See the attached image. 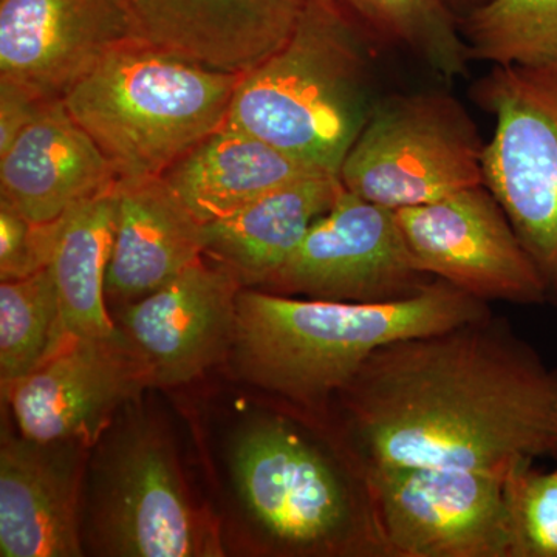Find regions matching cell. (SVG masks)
<instances>
[{
    "label": "cell",
    "mask_w": 557,
    "mask_h": 557,
    "mask_svg": "<svg viewBox=\"0 0 557 557\" xmlns=\"http://www.w3.org/2000/svg\"><path fill=\"white\" fill-rule=\"evenodd\" d=\"M370 40L335 0H309L289 38L240 76L226 121L339 177L380 100Z\"/></svg>",
    "instance_id": "4"
},
{
    "label": "cell",
    "mask_w": 557,
    "mask_h": 557,
    "mask_svg": "<svg viewBox=\"0 0 557 557\" xmlns=\"http://www.w3.org/2000/svg\"><path fill=\"white\" fill-rule=\"evenodd\" d=\"M386 557H515L505 475L456 468L362 471Z\"/></svg>",
    "instance_id": "9"
},
{
    "label": "cell",
    "mask_w": 557,
    "mask_h": 557,
    "mask_svg": "<svg viewBox=\"0 0 557 557\" xmlns=\"http://www.w3.org/2000/svg\"><path fill=\"white\" fill-rule=\"evenodd\" d=\"M60 219L35 223L0 199V281H20L50 265Z\"/></svg>",
    "instance_id": "26"
},
{
    "label": "cell",
    "mask_w": 557,
    "mask_h": 557,
    "mask_svg": "<svg viewBox=\"0 0 557 557\" xmlns=\"http://www.w3.org/2000/svg\"><path fill=\"white\" fill-rule=\"evenodd\" d=\"M90 449L39 443L2 428L0 556L79 557L83 490Z\"/></svg>",
    "instance_id": "15"
},
{
    "label": "cell",
    "mask_w": 557,
    "mask_h": 557,
    "mask_svg": "<svg viewBox=\"0 0 557 557\" xmlns=\"http://www.w3.org/2000/svg\"><path fill=\"white\" fill-rule=\"evenodd\" d=\"M327 429L361 474L507 475L557 454V369L491 311L373 351L333 403Z\"/></svg>",
    "instance_id": "1"
},
{
    "label": "cell",
    "mask_w": 557,
    "mask_h": 557,
    "mask_svg": "<svg viewBox=\"0 0 557 557\" xmlns=\"http://www.w3.org/2000/svg\"><path fill=\"white\" fill-rule=\"evenodd\" d=\"M119 180L64 100L50 102L0 153V199L35 223L61 219L76 205L112 189Z\"/></svg>",
    "instance_id": "17"
},
{
    "label": "cell",
    "mask_w": 557,
    "mask_h": 557,
    "mask_svg": "<svg viewBox=\"0 0 557 557\" xmlns=\"http://www.w3.org/2000/svg\"><path fill=\"white\" fill-rule=\"evenodd\" d=\"M234 496L259 547L289 557H386L361 471L327 429L273 406L228 449Z\"/></svg>",
    "instance_id": "3"
},
{
    "label": "cell",
    "mask_w": 557,
    "mask_h": 557,
    "mask_svg": "<svg viewBox=\"0 0 557 557\" xmlns=\"http://www.w3.org/2000/svg\"><path fill=\"white\" fill-rule=\"evenodd\" d=\"M457 17L458 22L475 10L482 9L491 0H440Z\"/></svg>",
    "instance_id": "28"
},
{
    "label": "cell",
    "mask_w": 557,
    "mask_h": 557,
    "mask_svg": "<svg viewBox=\"0 0 557 557\" xmlns=\"http://www.w3.org/2000/svg\"><path fill=\"white\" fill-rule=\"evenodd\" d=\"M458 25L471 61L539 65L557 60V0H491Z\"/></svg>",
    "instance_id": "24"
},
{
    "label": "cell",
    "mask_w": 557,
    "mask_h": 557,
    "mask_svg": "<svg viewBox=\"0 0 557 557\" xmlns=\"http://www.w3.org/2000/svg\"><path fill=\"white\" fill-rule=\"evenodd\" d=\"M432 281L417 265L395 211L344 188L260 289L296 298L386 304L416 296Z\"/></svg>",
    "instance_id": "10"
},
{
    "label": "cell",
    "mask_w": 557,
    "mask_h": 557,
    "mask_svg": "<svg viewBox=\"0 0 557 557\" xmlns=\"http://www.w3.org/2000/svg\"><path fill=\"white\" fill-rule=\"evenodd\" d=\"M116 201L106 274L110 313L159 292L205 256L203 225L163 177L119 180Z\"/></svg>",
    "instance_id": "18"
},
{
    "label": "cell",
    "mask_w": 557,
    "mask_h": 557,
    "mask_svg": "<svg viewBox=\"0 0 557 557\" xmlns=\"http://www.w3.org/2000/svg\"><path fill=\"white\" fill-rule=\"evenodd\" d=\"M376 42L412 53L445 79L468 75L458 20L440 0H335Z\"/></svg>",
    "instance_id": "22"
},
{
    "label": "cell",
    "mask_w": 557,
    "mask_h": 557,
    "mask_svg": "<svg viewBox=\"0 0 557 557\" xmlns=\"http://www.w3.org/2000/svg\"><path fill=\"white\" fill-rule=\"evenodd\" d=\"M319 174L325 172L226 121L164 172L163 180L190 214L207 225L282 186Z\"/></svg>",
    "instance_id": "20"
},
{
    "label": "cell",
    "mask_w": 557,
    "mask_h": 557,
    "mask_svg": "<svg viewBox=\"0 0 557 557\" xmlns=\"http://www.w3.org/2000/svg\"><path fill=\"white\" fill-rule=\"evenodd\" d=\"M240 76L132 39L62 100L120 180L163 177L226 123Z\"/></svg>",
    "instance_id": "5"
},
{
    "label": "cell",
    "mask_w": 557,
    "mask_h": 557,
    "mask_svg": "<svg viewBox=\"0 0 557 557\" xmlns=\"http://www.w3.org/2000/svg\"><path fill=\"white\" fill-rule=\"evenodd\" d=\"M472 100L496 120L485 186L525 245L557 309V60L493 65Z\"/></svg>",
    "instance_id": "8"
},
{
    "label": "cell",
    "mask_w": 557,
    "mask_h": 557,
    "mask_svg": "<svg viewBox=\"0 0 557 557\" xmlns=\"http://www.w3.org/2000/svg\"><path fill=\"white\" fill-rule=\"evenodd\" d=\"M395 214L417 265L429 276L486 304L548 302L536 263L485 185Z\"/></svg>",
    "instance_id": "11"
},
{
    "label": "cell",
    "mask_w": 557,
    "mask_h": 557,
    "mask_svg": "<svg viewBox=\"0 0 557 557\" xmlns=\"http://www.w3.org/2000/svg\"><path fill=\"white\" fill-rule=\"evenodd\" d=\"M60 295L49 267L0 284V391L2 398L14 384L42 364L65 343Z\"/></svg>",
    "instance_id": "23"
},
{
    "label": "cell",
    "mask_w": 557,
    "mask_h": 557,
    "mask_svg": "<svg viewBox=\"0 0 557 557\" xmlns=\"http://www.w3.org/2000/svg\"><path fill=\"white\" fill-rule=\"evenodd\" d=\"M116 185L60 219L49 269L70 335L108 338L116 329L106 304V274L116 226Z\"/></svg>",
    "instance_id": "21"
},
{
    "label": "cell",
    "mask_w": 557,
    "mask_h": 557,
    "mask_svg": "<svg viewBox=\"0 0 557 557\" xmlns=\"http://www.w3.org/2000/svg\"><path fill=\"white\" fill-rule=\"evenodd\" d=\"M343 190L338 175L329 174L282 186L203 225L205 258L225 267L244 288H263Z\"/></svg>",
    "instance_id": "19"
},
{
    "label": "cell",
    "mask_w": 557,
    "mask_h": 557,
    "mask_svg": "<svg viewBox=\"0 0 557 557\" xmlns=\"http://www.w3.org/2000/svg\"><path fill=\"white\" fill-rule=\"evenodd\" d=\"M491 313L442 278L386 304L296 298L242 288L226 361L281 408L327 429L330 409L373 351Z\"/></svg>",
    "instance_id": "2"
},
{
    "label": "cell",
    "mask_w": 557,
    "mask_h": 557,
    "mask_svg": "<svg viewBox=\"0 0 557 557\" xmlns=\"http://www.w3.org/2000/svg\"><path fill=\"white\" fill-rule=\"evenodd\" d=\"M50 102L13 81L0 79V153L7 152Z\"/></svg>",
    "instance_id": "27"
},
{
    "label": "cell",
    "mask_w": 557,
    "mask_h": 557,
    "mask_svg": "<svg viewBox=\"0 0 557 557\" xmlns=\"http://www.w3.org/2000/svg\"><path fill=\"white\" fill-rule=\"evenodd\" d=\"M242 288L203 256L159 292L110 313L149 388L188 384L226 361Z\"/></svg>",
    "instance_id": "12"
},
{
    "label": "cell",
    "mask_w": 557,
    "mask_h": 557,
    "mask_svg": "<svg viewBox=\"0 0 557 557\" xmlns=\"http://www.w3.org/2000/svg\"><path fill=\"white\" fill-rule=\"evenodd\" d=\"M515 557H557V469L533 463L511 469L504 480Z\"/></svg>",
    "instance_id": "25"
},
{
    "label": "cell",
    "mask_w": 557,
    "mask_h": 557,
    "mask_svg": "<svg viewBox=\"0 0 557 557\" xmlns=\"http://www.w3.org/2000/svg\"><path fill=\"white\" fill-rule=\"evenodd\" d=\"M486 143L453 95L380 98L341 166L344 188L398 211L485 185Z\"/></svg>",
    "instance_id": "7"
},
{
    "label": "cell",
    "mask_w": 557,
    "mask_h": 557,
    "mask_svg": "<svg viewBox=\"0 0 557 557\" xmlns=\"http://www.w3.org/2000/svg\"><path fill=\"white\" fill-rule=\"evenodd\" d=\"M307 2L116 0L138 42L239 75L289 38Z\"/></svg>",
    "instance_id": "16"
},
{
    "label": "cell",
    "mask_w": 557,
    "mask_h": 557,
    "mask_svg": "<svg viewBox=\"0 0 557 557\" xmlns=\"http://www.w3.org/2000/svg\"><path fill=\"white\" fill-rule=\"evenodd\" d=\"M84 549L109 557L223 556L219 520L190 487L174 443L139 399L87 457Z\"/></svg>",
    "instance_id": "6"
},
{
    "label": "cell",
    "mask_w": 557,
    "mask_h": 557,
    "mask_svg": "<svg viewBox=\"0 0 557 557\" xmlns=\"http://www.w3.org/2000/svg\"><path fill=\"white\" fill-rule=\"evenodd\" d=\"M137 359L119 332L70 335L2 398L22 437L94 448L121 410L148 391Z\"/></svg>",
    "instance_id": "13"
},
{
    "label": "cell",
    "mask_w": 557,
    "mask_h": 557,
    "mask_svg": "<svg viewBox=\"0 0 557 557\" xmlns=\"http://www.w3.org/2000/svg\"><path fill=\"white\" fill-rule=\"evenodd\" d=\"M134 39L116 0H0V79L62 100L113 49Z\"/></svg>",
    "instance_id": "14"
}]
</instances>
